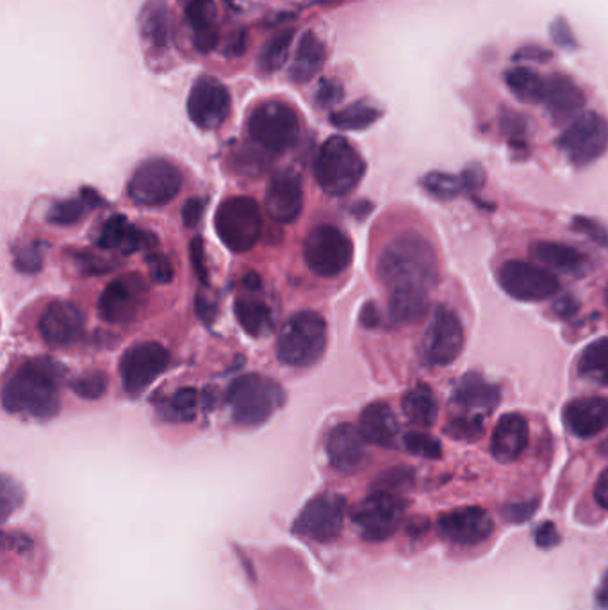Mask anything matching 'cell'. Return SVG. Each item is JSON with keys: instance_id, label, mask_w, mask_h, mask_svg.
<instances>
[{"instance_id": "obj_1", "label": "cell", "mask_w": 608, "mask_h": 610, "mask_svg": "<svg viewBox=\"0 0 608 610\" xmlns=\"http://www.w3.org/2000/svg\"><path fill=\"white\" fill-rule=\"evenodd\" d=\"M377 272L391 295L430 297L439 280L438 254L424 235L402 232L380 252Z\"/></svg>"}, {"instance_id": "obj_2", "label": "cell", "mask_w": 608, "mask_h": 610, "mask_svg": "<svg viewBox=\"0 0 608 610\" xmlns=\"http://www.w3.org/2000/svg\"><path fill=\"white\" fill-rule=\"evenodd\" d=\"M64 368L50 357H36L13 373L2 391V404L13 415L50 420L61 409Z\"/></svg>"}, {"instance_id": "obj_3", "label": "cell", "mask_w": 608, "mask_h": 610, "mask_svg": "<svg viewBox=\"0 0 608 610\" xmlns=\"http://www.w3.org/2000/svg\"><path fill=\"white\" fill-rule=\"evenodd\" d=\"M227 404L236 423L243 427L263 426L286 404V391L270 376H239L227 391Z\"/></svg>"}, {"instance_id": "obj_4", "label": "cell", "mask_w": 608, "mask_h": 610, "mask_svg": "<svg viewBox=\"0 0 608 610\" xmlns=\"http://www.w3.org/2000/svg\"><path fill=\"white\" fill-rule=\"evenodd\" d=\"M326 322L317 311H300L287 318L277 337L278 361L293 368L314 367L325 354Z\"/></svg>"}, {"instance_id": "obj_5", "label": "cell", "mask_w": 608, "mask_h": 610, "mask_svg": "<svg viewBox=\"0 0 608 610\" xmlns=\"http://www.w3.org/2000/svg\"><path fill=\"white\" fill-rule=\"evenodd\" d=\"M365 174V159L346 137H329L318 152L314 177L326 195H350Z\"/></svg>"}, {"instance_id": "obj_6", "label": "cell", "mask_w": 608, "mask_h": 610, "mask_svg": "<svg viewBox=\"0 0 608 610\" xmlns=\"http://www.w3.org/2000/svg\"><path fill=\"white\" fill-rule=\"evenodd\" d=\"M300 132L297 111L283 100H266L250 112V137L263 151L272 154L291 151L300 140Z\"/></svg>"}, {"instance_id": "obj_7", "label": "cell", "mask_w": 608, "mask_h": 610, "mask_svg": "<svg viewBox=\"0 0 608 610\" xmlns=\"http://www.w3.org/2000/svg\"><path fill=\"white\" fill-rule=\"evenodd\" d=\"M215 229L227 249L236 254L249 252L258 243L263 230L258 202L243 195L225 199L216 211Z\"/></svg>"}, {"instance_id": "obj_8", "label": "cell", "mask_w": 608, "mask_h": 610, "mask_svg": "<svg viewBox=\"0 0 608 610\" xmlns=\"http://www.w3.org/2000/svg\"><path fill=\"white\" fill-rule=\"evenodd\" d=\"M303 260L320 277H337L354 260V243L336 225L320 224L303 241Z\"/></svg>"}, {"instance_id": "obj_9", "label": "cell", "mask_w": 608, "mask_h": 610, "mask_svg": "<svg viewBox=\"0 0 608 610\" xmlns=\"http://www.w3.org/2000/svg\"><path fill=\"white\" fill-rule=\"evenodd\" d=\"M182 171L166 159H148L134 171L127 193L142 207H163L179 195Z\"/></svg>"}, {"instance_id": "obj_10", "label": "cell", "mask_w": 608, "mask_h": 610, "mask_svg": "<svg viewBox=\"0 0 608 610\" xmlns=\"http://www.w3.org/2000/svg\"><path fill=\"white\" fill-rule=\"evenodd\" d=\"M559 148L576 167H585L608 148V122L598 112H584L559 137Z\"/></svg>"}, {"instance_id": "obj_11", "label": "cell", "mask_w": 608, "mask_h": 610, "mask_svg": "<svg viewBox=\"0 0 608 610\" xmlns=\"http://www.w3.org/2000/svg\"><path fill=\"white\" fill-rule=\"evenodd\" d=\"M346 500L337 493H322L307 502L293 525V533L317 542H331L345 525Z\"/></svg>"}, {"instance_id": "obj_12", "label": "cell", "mask_w": 608, "mask_h": 610, "mask_svg": "<svg viewBox=\"0 0 608 610\" xmlns=\"http://www.w3.org/2000/svg\"><path fill=\"white\" fill-rule=\"evenodd\" d=\"M404 500L390 491H373L354 511V523L366 541H385L398 528L405 513Z\"/></svg>"}, {"instance_id": "obj_13", "label": "cell", "mask_w": 608, "mask_h": 610, "mask_svg": "<svg viewBox=\"0 0 608 610\" xmlns=\"http://www.w3.org/2000/svg\"><path fill=\"white\" fill-rule=\"evenodd\" d=\"M170 367V354L162 343L145 342L132 345L120 359V376L129 395H140Z\"/></svg>"}, {"instance_id": "obj_14", "label": "cell", "mask_w": 608, "mask_h": 610, "mask_svg": "<svg viewBox=\"0 0 608 610\" xmlns=\"http://www.w3.org/2000/svg\"><path fill=\"white\" fill-rule=\"evenodd\" d=\"M498 280L506 295L521 302H540L559 294L560 283L539 264L509 261L498 272Z\"/></svg>"}, {"instance_id": "obj_15", "label": "cell", "mask_w": 608, "mask_h": 610, "mask_svg": "<svg viewBox=\"0 0 608 610\" xmlns=\"http://www.w3.org/2000/svg\"><path fill=\"white\" fill-rule=\"evenodd\" d=\"M148 288L142 275L131 274L112 278L98 298V314L104 322L123 325L136 320L145 308Z\"/></svg>"}, {"instance_id": "obj_16", "label": "cell", "mask_w": 608, "mask_h": 610, "mask_svg": "<svg viewBox=\"0 0 608 610\" xmlns=\"http://www.w3.org/2000/svg\"><path fill=\"white\" fill-rule=\"evenodd\" d=\"M464 348V328L452 309L439 306L433 311L424 339V356L432 367L452 364Z\"/></svg>"}, {"instance_id": "obj_17", "label": "cell", "mask_w": 608, "mask_h": 610, "mask_svg": "<svg viewBox=\"0 0 608 610\" xmlns=\"http://www.w3.org/2000/svg\"><path fill=\"white\" fill-rule=\"evenodd\" d=\"M188 115L196 128L215 131L230 115V95L218 79L200 77L188 98Z\"/></svg>"}, {"instance_id": "obj_18", "label": "cell", "mask_w": 608, "mask_h": 610, "mask_svg": "<svg viewBox=\"0 0 608 610\" xmlns=\"http://www.w3.org/2000/svg\"><path fill=\"white\" fill-rule=\"evenodd\" d=\"M84 314L75 303L58 300L47 306L39 318V334L49 347H70L84 333Z\"/></svg>"}, {"instance_id": "obj_19", "label": "cell", "mask_w": 608, "mask_h": 610, "mask_svg": "<svg viewBox=\"0 0 608 610\" xmlns=\"http://www.w3.org/2000/svg\"><path fill=\"white\" fill-rule=\"evenodd\" d=\"M439 533L444 539L463 547H475L486 541L494 530L491 514L482 507L455 509L439 518Z\"/></svg>"}, {"instance_id": "obj_20", "label": "cell", "mask_w": 608, "mask_h": 610, "mask_svg": "<svg viewBox=\"0 0 608 610\" xmlns=\"http://www.w3.org/2000/svg\"><path fill=\"white\" fill-rule=\"evenodd\" d=\"M303 210L302 177L298 171L275 174L266 191V211L277 224H293Z\"/></svg>"}, {"instance_id": "obj_21", "label": "cell", "mask_w": 608, "mask_h": 610, "mask_svg": "<svg viewBox=\"0 0 608 610\" xmlns=\"http://www.w3.org/2000/svg\"><path fill=\"white\" fill-rule=\"evenodd\" d=\"M365 434L354 423H341L326 438V455L339 474H354L366 459Z\"/></svg>"}, {"instance_id": "obj_22", "label": "cell", "mask_w": 608, "mask_h": 610, "mask_svg": "<svg viewBox=\"0 0 608 610\" xmlns=\"http://www.w3.org/2000/svg\"><path fill=\"white\" fill-rule=\"evenodd\" d=\"M500 402V390L487 382L478 373H467L461 376L453 387V404L463 410L464 415L486 418Z\"/></svg>"}, {"instance_id": "obj_23", "label": "cell", "mask_w": 608, "mask_h": 610, "mask_svg": "<svg viewBox=\"0 0 608 610\" xmlns=\"http://www.w3.org/2000/svg\"><path fill=\"white\" fill-rule=\"evenodd\" d=\"M540 104L550 112L555 123H564L576 117L585 106L582 89L565 75H551L545 81Z\"/></svg>"}, {"instance_id": "obj_24", "label": "cell", "mask_w": 608, "mask_h": 610, "mask_svg": "<svg viewBox=\"0 0 608 610\" xmlns=\"http://www.w3.org/2000/svg\"><path fill=\"white\" fill-rule=\"evenodd\" d=\"M528 440H530V429L523 416L516 412L501 416L492 432V457L501 464L514 463L525 452Z\"/></svg>"}, {"instance_id": "obj_25", "label": "cell", "mask_w": 608, "mask_h": 610, "mask_svg": "<svg viewBox=\"0 0 608 610\" xmlns=\"http://www.w3.org/2000/svg\"><path fill=\"white\" fill-rule=\"evenodd\" d=\"M564 423L576 438H593L608 427V398L587 396L571 402L564 410Z\"/></svg>"}, {"instance_id": "obj_26", "label": "cell", "mask_w": 608, "mask_h": 610, "mask_svg": "<svg viewBox=\"0 0 608 610\" xmlns=\"http://www.w3.org/2000/svg\"><path fill=\"white\" fill-rule=\"evenodd\" d=\"M98 247L103 250H117L122 254H134L138 250L151 249L157 243L152 232L138 229L129 224L126 216L115 215L103 225L98 232Z\"/></svg>"}, {"instance_id": "obj_27", "label": "cell", "mask_w": 608, "mask_h": 610, "mask_svg": "<svg viewBox=\"0 0 608 610\" xmlns=\"http://www.w3.org/2000/svg\"><path fill=\"white\" fill-rule=\"evenodd\" d=\"M186 20L191 27V35L196 50L210 55L219 41L218 11L215 0H188Z\"/></svg>"}, {"instance_id": "obj_28", "label": "cell", "mask_w": 608, "mask_h": 610, "mask_svg": "<svg viewBox=\"0 0 608 610\" xmlns=\"http://www.w3.org/2000/svg\"><path fill=\"white\" fill-rule=\"evenodd\" d=\"M359 429L368 443L382 448H394L398 440L400 426L393 409L384 402H373L360 415Z\"/></svg>"}, {"instance_id": "obj_29", "label": "cell", "mask_w": 608, "mask_h": 610, "mask_svg": "<svg viewBox=\"0 0 608 610\" xmlns=\"http://www.w3.org/2000/svg\"><path fill=\"white\" fill-rule=\"evenodd\" d=\"M325 63V45L314 33H306L298 44L289 77L297 84H307L320 74Z\"/></svg>"}, {"instance_id": "obj_30", "label": "cell", "mask_w": 608, "mask_h": 610, "mask_svg": "<svg viewBox=\"0 0 608 610\" xmlns=\"http://www.w3.org/2000/svg\"><path fill=\"white\" fill-rule=\"evenodd\" d=\"M532 254L545 266L565 274H582L589 266V260L570 244L539 241L532 247Z\"/></svg>"}, {"instance_id": "obj_31", "label": "cell", "mask_w": 608, "mask_h": 610, "mask_svg": "<svg viewBox=\"0 0 608 610\" xmlns=\"http://www.w3.org/2000/svg\"><path fill=\"white\" fill-rule=\"evenodd\" d=\"M234 313L245 333L253 337H263L272 331V309L263 298L255 295H239L234 302Z\"/></svg>"}, {"instance_id": "obj_32", "label": "cell", "mask_w": 608, "mask_h": 610, "mask_svg": "<svg viewBox=\"0 0 608 610\" xmlns=\"http://www.w3.org/2000/svg\"><path fill=\"white\" fill-rule=\"evenodd\" d=\"M142 33L154 49L163 50L170 45L171 19L165 2L152 0L143 8Z\"/></svg>"}, {"instance_id": "obj_33", "label": "cell", "mask_w": 608, "mask_h": 610, "mask_svg": "<svg viewBox=\"0 0 608 610\" xmlns=\"http://www.w3.org/2000/svg\"><path fill=\"white\" fill-rule=\"evenodd\" d=\"M402 409L410 423L424 427V429H429L438 420V402H436L432 390L425 384H418L407 391V395L402 400Z\"/></svg>"}, {"instance_id": "obj_34", "label": "cell", "mask_w": 608, "mask_h": 610, "mask_svg": "<svg viewBox=\"0 0 608 610\" xmlns=\"http://www.w3.org/2000/svg\"><path fill=\"white\" fill-rule=\"evenodd\" d=\"M100 204V196L93 190H83V195L78 199H67V201L56 202L50 207V224L59 225V227H69V225L78 224L88 215L90 211L95 210Z\"/></svg>"}, {"instance_id": "obj_35", "label": "cell", "mask_w": 608, "mask_h": 610, "mask_svg": "<svg viewBox=\"0 0 608 610\" xmlns=\"http://www.w3.org/2000/svg\"><path fill=\"white\" fill-rule=\"evenodd\" d=\"M579 373L598 386H608V337L591 343L579 359Z\"/></svg>"}, {"instance_id": "obj_36", "label": "cell", "mask_w": 608, "mask_h": 610, "mask_svg": "<svg viewBox=\"0 0 608 610\" xmlns=\"http://www.w3.org/2000/svg\"><path fill=\"white\" fill-rule=\"evenodd\" d=\"M506 86L521 103L540 104L543 92H545V77L530 69H514L506 72Z\"/></svg>"}, {"instance_id": "obj_37", "label": "cell", "mask_w": 608, "mask_h": 610, "mask_svg": "<svg viewBox=\"0 0 608 610\" xmlns=\"http://www.w3.org/2000/svg\"><path fill=\"white\" fill-rule=\"evenodd\" d=\"M429 311V295H391V320L400 325H410Z\"/></svg>"}, {"instance_id": "obj_38", "label": "cell", "mask_w": 608, "mask_h": 610, "mask_svg": "<svg viewBox=\"0 0 608 610\" xmlns=\"http://www.w3.org/2000/svg\"><path fill=\"white\" fill-rule=\"evenodd\" d=\"M380 111L370 104L356 103L348 108L332 112L331 123L341 131H362L377 122Z\"/></svg>"}, {"instance_id": "obj_39", "label": "cell", "mask_w": 608, "mask_h": 610, "mask_svg": "<svg viewBox=\"0 0 608 610\" xmlns=\"http://www.w3.org/2000/svg\"><path fill=\"white\" fill-rule=\"evenodd\" d=\"M293 38H295V31L284 29L264 45L261 58H259V69L263 70L264 74H273L283 69L289 49H291Z\"/></svg>"}, {"instance_id": "obj_40", "label": "cell", "mask_w": 608, "mask_h": 610, "mask_svg": "<svg viewBox=\"0 0 608 610\" xmlns=\"http://www.w3.org/2000/svg\"><path fill=\"white\" fill-rule=\"evenodd\" d=\"M421 184H424L425 190L429 191L430 195L436 196L439 201H450V199H455V196L467 191L463 174L452 176V174H444V171H430L424 177Z\"/></svg>"}, {"instance_id": "obj_41", "label": "cell", "mask_w": 608, "mask_h": 610, "mask_svg": "<svg viewBox=\"0 0 608 610\" xmlns=\"http://www.w3.org/2000/svg\"><path fill=\"white\" fill-rule=\"evenodd\" d=\"M108 375L103 370H88L84 373H79L75 379L70 382L75 395L81 396L84 400H98L106 395L108 391Z\"/></svg>"}, {"instance_id": "obj_42", "label": "cell", "mask_w": 608, "mask_h": 610, "mask_svg": "<svg viewBox=\"0 0 608 610\" xmlns=\"http://www.w3.org/2000/svg\"><path fill=\"white\" fill-rule=\"evenodd\" d=\"M199 391L195 387H182L171 396L168 409H170L171 416L179 421H193L199 412Z\"/></svg>"}, {"instance_id": "obj_43", "label": "cell", "mask_w": 608, "mask_h": 610, "mask_svg": "<svg viewBox=\"0 0 608 610\" xmlns=\"http://www.w3.org/2000/svg\"><path fill=\"white\" fill-rule=\"evenodd\" d=\"M405 448L410 454L424 457V459H439L443 454V446L436 440L433 435L424 434V432H409L404 438Z\"/></svg>"}, {"instance_id": "obj_44", "label": "cell", "mask_w": 608, "mask_h": 610, "mask_svg": "<svg viewBox=\"0 0 608 610\" xmlns=\"http://www.w3.org/2000/svg\"><path fill=\"white\" fill-rule=\"evenodd\" d=\"M484 418L478 416L463 415L450 421L446 426L448 435H452L455 440L473 441L482 435Z\"/></svg>"}, {"instance_id": "obj_45", "label": "cell", "mask_w": 608, "mask_h": 610, "mask_svg": "<svg viewBox=\"0 0 608 610\" xmlns=\"http://www.w3.org/2000/svg\"><path fill=\"white\" fill-rule=\"evenodd\" d=\"M414 474L409 468H393L380 475L375 482V491H390L398 493L402 489L413 486Z\"/></svg>"}, {"instance_id": "obj_46", "label": "cell", "mask_w": 608, "mask_h": 610, "mask_svg": "<svg viewBox=\"0 0 608 610\" xmlns=\"http://www.w3.org/2000/svg\"><path fill=\"white\" fill-rule=\"evenodd\" d=\"M146 268L154 283L170 284L174 280V264L162 252L146 255Z\"/></svg>"}, {"instance_id": "obj_47", "label": "cell", "mask_w": 608, "mask_h": 610, "mask_svg": "<svg viewBox=\"0 0 608 610\" xmlns=\"http://www.w3.org/2000/svg\"><path fill=\"white\" fill-rule=\"evenodd\" d=\"M22 502H24V491L20 488V483L4 475L2 477V514H4V519L10 518V514L15 513Z\"/></svg>"}, {"instance_id": "obj_48", "label": "cell", "mask_w": 608, "mask_h": 610, "mask_svg": "<svg viewBox=\"0 0 608 610\" xmlns=\"http://www.w3.org/2000/svg\"><path fill=\"white\" fill-rule=\"evenodd\" d=\"M13 260H15V266L22 274H36L41 270V255L33 244L16 247L13 250Z\"/></svg>"}, {"instance_id": "obj_49", "label": "cell", "mask_w": 608, "mask_h": 610, "mask_svg": "<svg viewBox=\"0 0 608 610\" xmlns=\"http://www.w3.org/2000/svg\"><path fill=\"white\" fill-rule=\"evenodd\" d=\"M345 95L343 84L336 79H325L317 89V103L320 108H332L341 103V98Z\"/></svg>"}, {"instance_id": "obj_50", "label": "cell", "mask_w": 608, "mask_h": 610, "mask_svg": "<svg viewBox=\"0 0 608 610\" xmlns=\"http://www.w3.org/2000/svg\"><path fill=\"white\" fill-rule=\"evenodd\" d=\"M539 500H521V502L509 503L503 507V518L511 523H525L536 514Z\"/></svg>"}, {"instance_id": "obj_51", "label": "cell", "mask_w": 608, "mask_h": 610, "mask_svg": "<svg viewBox=\"0 0 608 610\" xmlns=\"http://www.w3.org/2000/svg\"><path fill=\"white\" fill-rule=\"evenodd\" d=\"M573 227L580 230L582 235L587 236L594 243L601 244V247H608V235L607 230L598 224V222L591 220V218H574Z\"/></svg>"}, {"instance_id": "obj_52", "label": "cell", "mask_w": 608, "mask_h": 610, "mask_svg": "<svg viewBox=\"0 0 608 610\" xmlns=\"http://www.w3.org/2000/svg\"><path fill=\"white\" fill-rule=\"evenodd\" d=\"M191 261H193V268H195L200 283L207 286L210 284V278H207L210 274H207V266H205L204 241L200 240V238L191 241Z\"/></svg>"}, {"instance_id": "obj_53", "label": "cell", "mask_w": 608, "mask_h": 610, "mask_svg": "<svg viewBox=\"0 0 608 610\" xmlns=\"http://www.w3.org/2000/svg\"><path fill=\"white\" fill-rule=\"evenodd\" d=\"M536 545L543 550L559 547L560 534L553 523H543L536 530Z\"/></svg>"}, {"instance_id": "obj_54", "label": "cell", "mask_w": 608, "mask_h": 610, "mask_svg": "<svg viewBox=\"0 0 608 610\" xmlns=\"http://www.w3.org/2000/svg\"><path fill=\"white\" fill-rule=\"evenodd\" d=\"M205 202L199 196H193L190 201H186L184 207H182V220H184L186 227H196L199 225L200 218L204 215Z\"/></svg>"}, {"instance_id": "obj_55", "label": "cell", "mask_w": 608, "mask_h": 610, "mask_svg": "<svg viewBox=\"0 0 608 610\" xmlns=\"http://www.w3.org/2000/svg\"><path fill=\"white\" fill-rule=\"evenodd\" d=\"M551 35H553L555 41H557L560 47L573 49V33H571L570 25L565 24L564 20L560 19L555 22L553 27H551Z\"/></svg>"}, {"instance_id": "obj_56", "label": "cell", "mask_w": 608, "mask_h": 610, "mask_svg": "<svg viewBox=\"0 0 608 610\" xmlns=\"http://www.w3.org/2000/svg\"><path fill=\"white\" fill-rule=\"evenodd\" d=\"M553 311L557 316L568 320V318L574 316L576 311H579V302L573 297H562L555 302Z\"/></svg>"}, {"instance_id": "obj_57", "label": "cell", "mask_w": 608, "mask_h": 610, "mask_svg": "<svg viewBox=\"0 0 608 610\" xmlns=\"http://www.w3.org/2000/svg\"><path fill=\"white\" fill-rule=\"evenodd\" d=\"M360 323L365 325L366 328H375L380 325V313L379 308L375 303H366L362 311H360Z\"/></svg>"}, {"instance_id": "obj_58", "label": "cell", "mask_w": 608, "mask_h": 610, "mask_svg": "<svg viewBox=\"0 0 608 610\" xmlns=\"http://www.w3.org/2000/svg\"><path fill=\"white\" fill-rule=\"evenodd\" d=\"M594 499L601 505V507L608 511V468L605 469L601 477H599L598 482H596V488H594Z\"/></svg>"}, {"instance_id": "obj_59", "label": "cell", "mask_w": 608, "mask_h": 610, "mask_svg": "<svg viewBox=\"0 0 608 610\" xmlns=\"http://www.w3.org/2000/svg\"><path fill=\"white\" fill-rule=\"evenodd\" d=\"M550 52H546L545 49H539V47H528V49L521 50L517 55V59H536V61H548L550 59Z\"/></svg>"}, {"instance_id": "obj_60", "label": "cell", "mask_w": 608, "mask_h": 610, "mask_svg": "<svg viewBox=\"0 0 608 610\" xmlns=\"http://www.w3.org/2000/svg\"><path fill=\"white\" fill-rule=\"evenodd\" d=\"M598 601L601 607L608 609V572L605 573L604 581H601V586H599Z\"/></svg>"}, {"instance_id": "obj_61", "label": "cell", "mask_w": 608, "mask_h": 610, "mask_svg": "<svg viewBox=\"0 0 608 610\" xmlns=\"http://www.w3.org/2000/svg\"><path fill=\"white\" fill-rule=\"evenodd\" d=\"M599 452H601V454H604L605 457H608V440L601 443V446H599Z\"/></svg>"}, {"instance_id": "obj_62", "label": "cell", "mask_w": 608, "mask_h": 610, "mask_svg": "<svg viewBox=\"0 0 608 610\" xmlns=\"http://www.w3.org/2000/svg\"><path fill=\"white\" fill-rule=\"evenodd\" d=\"M314 2H331V0H314Z\"/></svg>"}, {"instance_id": "obj_63", "label": "cell", "mask_w": 608, "mask_h": 610, "mask_svg": "<svg viewBox=\"0 0 608 610\" xmlns=\"http://www.w3.org/2000/svg\"><path fill=\"white\" fill-rule=\"evenodd\" d=\"M605 298H607V306H608V288H607V295H605Z\"/></svg>"}]
</instances>
